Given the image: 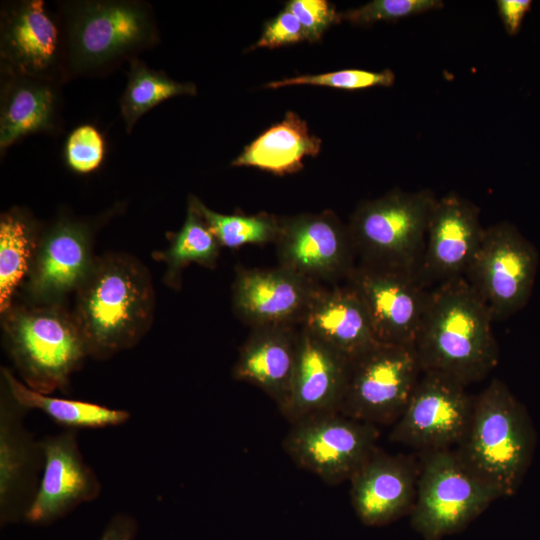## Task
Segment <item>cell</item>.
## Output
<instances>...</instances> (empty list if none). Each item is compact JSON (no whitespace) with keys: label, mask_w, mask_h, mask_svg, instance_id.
<instances>
[{"label":"cell","mask_w":540,"mask_h":540,"mask_svg":"<svg viewBox=\"0 0 540 540\" xmlns=\"http://www.w3.org/2000/svg\"><path fill=\"white\" fill-rule=\"evenodd\" d=\"M377 425L340 412H325L291 424L283 449L299 467L330 485L350 480L378 448Z\"/></svg>","instance_id":"8"},{"label":"cell","mask_w":540,"mask_h":540,"mask_svg":"<svg viewBox=\"0 0 540 540\" xmlns=\"http://www.w3.org/2000/svg\"><path fill=\"white\" fill-rule=\"evenodd\" d=\"M498 13L505 31L515 36L521 29L524 17L532 7L531 0H498Z\"/></svg>","instance_id":"36"},{"label":"cell","mask_w":540,"mask_h":540,"mask_svg":"<svg viewBox=\"0 0 540 540\" xmlns=\"http://www.w3.org/2000/svg\"><path fill=\"white\" fill-rule=\"evenodd\" d=\"M493 321L465 277L432 288L414 344L422 372L442 373L465 386L483 380L499 361Z\"/></svg>","instance_id":"2"},{"label":"cell","mask_w":540,"mask_h":540,"mask_svg":"<svg viewBox=\"0 0 540 540\" xmlns=\"http://www.w3.org/2000/svg\"><path fill=\"white\" fill-rule=\"evenodd\" d=\"M466 387L442 373L422 372L389 440L422 453L457 445L473 406Z\"/></svg>","instance_id":"13"},{"label":"cell","mask_w":540,"mask_h":540,"mask_svg":"<svg viewBox=\"0 0 540 540\" xmlns=\"http://www.w3.org/2000/svg\"><path fill=\"white\" fill-rule=\"evenodd\" d=\"M70 68L86 72L153 43L156 30L148 6L132 1H83L67 12Z\"/></svg>","instance_id":"7"},{"label":"cell","mask_w":540,"mask_h":540,"mask_svg":"<svg viewBox=\"0 0 540 540\" xmlns=\"http://www.w3.org/2000/svg\"><path fill=\"white\" fill-rule=\"evenodd\" d=\"M195 94L194 84L174 81L164 73L152 70L143 62L133 59L120 101L126 131L129 133L138 119L159 103L171 97Z\"/></svg>","instance_id":"29"},{"label":"cell","mask_w":540,"mask_h":540,"mask_svg":"<svg viewBox=\"0 0 540 540\" xmlns=\"http://www.w3.org/2000/svg\"><path fill=\"white\" fill-rule=\"evenodd\" d=\"M499 498L455 450L423 452L411 525L425 540H440L465 529Z\"/></svg>","instance_id":"6"},{"label":"cell","mask_w":540,"mask_h":540,"mask_svg":"<svg viewBox=\"0 0 540 540\" xmlns=\"http://www.w3.org/2000/svg\"><path fill=\"white\" fill-rule=\"evenodd\" d=\"M105 142L97 128L90 124L76 127L68 135L64 147L67 166L79 174L95 171L102 164Z\"/></svg>","instance_id":"33"},{"label":"cell","mask_w":540,"mask_h":540,"mask_svg":"<svg viewBox=\"0 0 540 540\" xmlns=\"http://www.w3.org/2000/svg\"><path fill=\"white\" fill-rule=\"evenodd\" d=\"M321 140L309 132L308 126L295 112L264 131L232 162L233 166H250L275 175L298 172L303 159L315 157Z\"/></svg>","instance_id":"25"},{"label":"cell","mask_w":540,"mask_h":540,"mask_svg":"<svg viewBox=\"0 0 540 540\" xmlns=\"http://www.w3.org/2000/svg\"><path fill=\"white\" fill-rule=\"evenodd\" d=\"M300 326L268 325L251 328L232 368L236 381L265 392L280 409L294 374Z\"/></svg>","instance_id":"22"},{"label":"cell","mask_w":540,"mask_h":540,"mask_svg":"<svg viewBox=\"0 0 540 540\" xmlns=\"http://www.w3.org/2000/svg\"><path fill=\"white\" fill-rule=\"evenodd\" d=\"M1 380L19 405L26 410H40L66 429L114 427L124 424L130 418L126 410L34 391L5 367L1 368Z\"/></svg>","instance_id":"27"},{"label":"cell","mask_w":540,"mask_h":540,"mask_svg":"<svg viewBox=\"0 0 540 540\" xmlns=\"http://www.w3.org/2000/svg\"><path fill=\"white\" fill-rule=\"evenodd\" d=\"M215 236L221 247L239 248L247 244L275 243L281 218L268 213L225 215L209 209L195 196L188 200Z\"/></svg>","instance_id":"30"},{"label":"cell","mask_w":540,"mask_h":540,"mask_svg":"<svg viewBox=\"0 0 540 540\" xmlns=\"http://www.w3.org/2000/svg\"><path fill=\"white\" fill-rule=\"evenodd\" d=\"M539 254L509 222L485 228L479 249L465 278L489 309L494 320L521 310L531 296Z\"/></svg>","instance_id":"9"},{"label":"cell","mask_w":540,"mask_h":540,"mask_svg":"<svg viewBox=\"0 0 540 540\" xmlns=\"http://www.w3.org/2000/svg\"><path fill=\"white\" fill-rule=\"evenodd\" d=\"M421 374L414 347L378 343L352 362L339 412L377 426L394 424Z\"/></svg>","instance_id":"10"},{"label":"cell","mask_w":540,"mask_h":540,"mask_svg":"<svg viewBox=\"0 0 540 540\" xmlns=\"http://www.w3.org/2000/svg\"><path fill=\"white\" fill-rule=\"evenodd\" d=\"M1 92L0 149L27 135L52 131L58 97L51 80L6 74Z\"/></svg>","instance_id":"24"},{"label":"cell","mask_w":540,"mask_h":540,"mask_svg":"<svg viewBox=\"0 0 540 540\" xmlns=\"http://www.w3.org/2000/svg\"><path fill=\"white\" fill-rule=\"evenodd\" d=\"M2 328L21 381L43 394L67 393L89 356L73 313L62 304H13L2 313Z\"/></svg>","instance_id":"4"},{"label":"cell","mask_w":540,"mask_h":540,"mask_svg":"<svg viewBox=\"0 0 540 540\" xmlns=\"http://www.w3.org/2000/svg\"><path fill=\"white\" fill-rule=\"evenodd\" d=\"M95 258L89 227L60 218L44 230L24 283L28 303L62 304L89 275Z\"/></svg>","instance_id":"15"},{"label":"cell","mask_w":540,"mask_h":540,"mask_svg":"<svg viewBox=\"0 0 540 540\" xmlns=\"http://www.w3.org/2000/svg\"><path fill=\"white\" fill-rule=\"evenodd\" d=\"M169 240L168 248L155 252L154 258L165 263L164 281L171 288H180L182 272L192 263L210 269L216 266L221 246L189 201L181 229Z\"/></svg>","instance_id":"28"},{"label":"cell","mask_w":540,"mask_h":540,"mask_svg":"<svg viewBox=\"0 0 540 540\" xmlns=\"http://www.w3.org/2000/svg\"><path fill=\"white\" fill-rule=\"evenodd\" d=\"M395 81V74L390 69L369 71L363 69H345L317 75H303L270 82L268 88H280L290 85H315L358 90L375 86L390 87Z\"/></svg>","instance_id":"31"},{"label":"cell","mask_w":540,"mask_h":540,"mask_svg":"<svg viewBox=\"0 0 540 540\" xmlns=\"http://www.w3.org/2000/svg\"><path fill=\"white\" fill-rule=\"evenodd\" d=\"M443 6L440 0H374L341 13L340 18L355 25H370L422 14Z\"/></svg>","instance_id":"32"},{"label":"cell","mask_w":540,"mask_h":540,"mask_svg":"<svg viewBox=\"0 0 540 540\" xmlns=\"http://www.w3.org/2000/svg\"><path fill=\"white\" fill-rule=\"evenodd\" d=\"M485 228L480 210L457 193L437 198L428 222L419 281L428 289L464 277L481 244Z\"/></svg>","instance_id":"14"},{"label":"cell","mask_w":540,"mask_h":540,"mask_svg":"<svg viewBox=\"0 0 540 540\" xmlns=\"http://www.w3.org/2000/svg\"><path fill=\"white\" fill-rule=\"evenodd\" d=\"M322 285L282 266H238L232 283V308L250 328L268 325L300 326Z\"/></svg>","instance_id":"18"},{"label":"cell","mask_w":540,"mask_h":540,"mask_svg":"<svg viewBox=\"0 0 540 540\" xmlns=\"http://www.w3.org/2000/svg\"><path fill=\"white\" fill-rule=\"evenodd\" d=\"M419 465L377 448L350 478L351 504L366 525H384L411 513Z\"/></svg>","instance_id":"20"},{"label":"cell","mask_w":540,"mask_h":540,"mask_svg":"<svg viewBox=\"0 0 540 540\" xmlns=\"http://www.w3.org/2000/svg\"><path fill=\"white\" fill-rule=\"evenodd\" d=\"M40 443L43 472L24 521L47 526L79 505L95 500L101 493V483L82 456L76 430L46 435Z\"/></svg>","instance_id":"16"},{"label":"cell","mask_w":540,"mask_h":540,"mask_svg":"<svg viewBox=\"0 0 540 540\" xmlns=\"http://www.w3.org/2000/svg\"><path fill=\"white\" fill-rule=\"evenodd\" d=\"M274 244L279 266L322 286L345 283L357 264L348 226L330 210L281 218Z\"/></svg>","instance_id":"11"},{"label":"cell","mask_w":540,"mask_h":540,"mask_svg":"<svg viewBox=\"0 0 540 540\" xmlns=\"http://www.w3.org/2000/svg\"><path fill=\"white\" fill-rule=\"evenodd\" d=\"M303 40H305V36L298 19L284 9L278 16L266 23L260 39L251 49L278 48Z\"/></svg>","instance_id":"35"},{"label":"cell","mask_w":540,"mask_h":540,"mask_svg":"<svg viewBox=\"0 0 540 540\" xmlns=\"http://www.w3.org/2000/svg\"><path fill=\"white\" fill-rule=\"evenodd\" d=\"M154 309V288L144 264L126 253H107L95 258L72 313L88 355L104 360L145 336Z\"/></svg>","instance_id":"1"},{"label":"cell","mask_w":540,"mask_h":540,"mask_svg":"<svg viewBox=\"0 0 540 540\" xmlns=\"http://www.w3.org/2000/svg\"><path fill=\"white\" fill-rule=\"evenodd\" d=\"M41 232L36 220L20 208H12L0 218V311L13 305L24 285Z\"/></svg>","instance_id":"26"},{"label":"cell","mask_w":540,"mask_h":540,"mask_svg":"<svg viewBox=\"0 0 540 540\" xmlns=\"http://www.w3.org/2000/svg\"><path fill=\"white\" fill-rule=\"evenodd\" d=\"M536 433L526 407L500 379L473 398L465 433L455 452L501 496H513L531 464Z\"/></svg>","instance_id":"3"},{"label":"cell","mask_w":540,"mask_h":540,"mask_svg":"<svg viewBox=\"0 0 540 540\" xmlns=\"http://www.w3.org/2000/svg\"><path fill=\"white\" fill-rule=\"evenodd\" d=\"M0 54L6 74L52 81L60 60V40L44 1H20L2 12Z\"/></svg>","instance_id":"21"},{"label":"cell","mask_w":540,"mask_h":540,"mask_svg":"<svg viewBox=\"0 0 540 540\" xmlns=\"http://www.w3.org/2000/svg\"><path fill=\"white\" fill-rule=\"evenodd\" d=\"M351 366L349 359L300 327L296 366L280 413L292 424L314 414L339 412Z\"/></svg>","instance_id":"19"},{"label":"cell","mask_w":540,"mask_h":540,"mask_svg":"<svg viewBox=\"0 0 540 540\" xmlns=\"http://www.w3.org/2000/svg\"><path fill=\"white\" fill-rule=\"evenodd\" d=\"M137 523L132 516L125 513L115 514L98 540H134Z\"/></svg>","instance_id":"37"},{"label":"cell","mask_w":540,"mask_h":540,"mask_svg":"<svg viewBox=\"0 0 540 540\" xmlns=\"http://www.w3.org/2000/svg\"><path fill=\"white\" fill-rule=\"evenodd\" d=\"M345 284L363 303L378 342L414 347L431 291L415 272L357 261Z\"/></svg>","instance_id":"12"},{"label":"cell","mask_w":540,"mask_h":540,"mask_svg":"<svg viewBox=\"0 0 540 540\" xmlns=\"http://www.w3.org/2000/svg\"><path fill=\"white\" fill-rule=\"evenodd\" d=\"M436 200L430 189H394L359 203L347 224L357 261L417 275Z\"/></svg>","instance_id":"5"},{"label":"cell","mask_w":540,"mask_h":540,"mask_svg":"<svg viewBox=\"0 0 540 540\" xmlns=\"http://www.w3.org/2000/svg\"><path fill=\"white\" fill-rule=\"evenodd\" d=\"M285 9L298 19L305 40L310 42L319 40L326 29L341 21L335 6L326 0H291Z\"/></svg>","instance_id":"34"},{"label":"cell","mask_w":540,"mask_h":540,"mask_svg":"<svg viewBox=\"0 0 540 540\" xmlns=\"http://www.w3.org/2000/svg\"><path fill=\"white\" fill-rule=\"evenodd\" d=\"M28 410L12 397L1 380L0 395V521L1 526L25 520L37 493L44 455L40 440L24 425Z\"/></svg>","instance_id":"17"},{"label":"cell","mask_w":540,"mask_h":540,"mask_svg":"<svg viewBox=\"0 0 540 540\" xmlns=\"http://www.w3.org/2000/svg\"><path fill=\"white\" fill-rule=\"evenodd\" d=\"M300 327L308 330L351 362L380 343L363 303L354 290L345 283L321 286Z\"/></svg>","instance_id":"23"}]
</instances>
